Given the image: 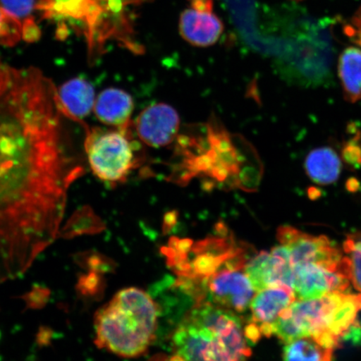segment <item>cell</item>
Wrapping results in <instances>:
<instances>
[{"label": "cell", "instance_id": "obj_26", "mask_svg": "<svg viewBox=\"0 0 361 361\" xmlns=\"http://www.w3.org/2000/svg\"><path fill=\"white\" fill-rule=\"evenodd\" d=\"M342 158L352 168L361 166V146L355 141L347 142L343 148Z\"/></svg>", "mask_w": 361, "mask_h": 361}, {"label": "cell", "instance_id": "obj_19", "mask_svg": "<svg viewBox=\"0 0 361 361\" xmlns=\"http://www.w3.org/2000/svg\"><path fill=\"white\" fill-rule=\"evenodd\" d=\"M343 250L350 283L361 293V233L347 236Z\"/></svg>", "mask_w": 361, "mask_h": 361}, {"label": "cell", "instance_id": "obj_20", "mask_svg": "<svg viewBox=\"0 0 361 361\" xmlns=\"http://www.w3.org/2000/svg\"><path fill=\"white\" fill-rule=\"evenodd\" d=\"M103 228L100 221L94 220L93 215H79L71 220L69 224L61 230L60 236L73 238L83 233H100Z\"/></svg>", "mask_w": 361, "mask_h": 361}, {"label": "cell", "instance_id": "obj_4", "mask_svg": "<svg viewBox=\"0 0 361 361\" xmlns=\"http://www.w3.org/2000/svg\"><path fill=\"white\" fill-rule=\"evenodd\" d=\"M360 312V293L334 292L318 299L296 300L272 324L273 333L286 344L311 338L335 350Z\"/></svg>", "mask_w": 361, "mask_h": 361}, {"label": "cell", "instance_id": "obj_1", "mask_svg": "<svg viewBox=\"0 0 361 361\" xmlns=\"http://www.w3.org/2000/svg\"><path fill=\"white\" fill-rule=\"evenodd\" d=\"M64 116L51 80L0 61V284L60 235L70 188L85 173Z\"/></svg>", "mask_w": 361, "mask_h": 361}, {"label": "cell", "instance_id": "obj_3", "mask_svg": "<svg viewBox=\"0 0 361 361\" xmlns=\"http://www.w3.org/2000/svg\"><path fill=\"white\" fill-rule=\"evenodd\" d=\"M173 343L185 361H246L252 354L236 314L205 300L186 315Z\"/></svg>", "mask_w": 361, "mask_h": 361}, {"label": "cell", "instance_id": "obj_21", "mask_svg": "<svg viewBox=\"0 0 361 361\" xmlns=\"http://www.w3.org/2000/svg\"><path fill=\"white\" fill-rule=\"evenodd\" d=\"M22 22L0 7V44L13 47L22 37Z\"/></svg>", "mask_w": 361, "mask_h": 361}, {"label": "cell", "instance_id": "obj_16", "mask_svg": "<svg viewBox=\"0 0 361 361\" xmlns=\"http://www.w3.org/2000/svg\"><path fill=\"white\" fill-rule=\"evenodd\" d=\"M338 73L343 93L347 102L361 100V49L348 47L341 53L338 63Z\"/></svg>", "mask_w": 361, "mask_h": 361}, {"label": "cell", "instance_id": "obj_13", "mask_svg": "<svg viewBox=\"0 0 361 361\" xmlns=\"http://www.w3.org/2000/svg\"><path fill=\"white\" fill-rule=\"evenodd\" d=\"M94 107L97 118L102 123L117 128H129L134 102L133 97L124 90L117 88L103 90Z\"/></svg>", "mask_w": 361, "mask_h": 361}, {"label": "cell", "instance_id": "obj_9", "mask_svg": "<svg viewBox=\"0 0 361 361\" xmlns=\"http://www.w3.org/2000/svg\"><path fill=\"white\" fill-rule=\"evenodd\" d=\"M245 271L257 292L272 286L292 288L293 264L290 252L282 245L262 251L248 260Z\"/></svg>", "mask_w": 361, "mask_h": 361}, {"label": "cell", "instance_id": "obj_14", "mask_svg": "<svg viewBox=\"0 0 361 361\" xmlns=\"http://www.w3.org/2000/svg\"><path fill=\"white\" fill-rule=\"evenodd\" d=\"M58 96L65 116L80 123L94 106V88L84 79L75 78L67 81L58 90Z\"/></svg>", "mask_w": 361, "mask_h": 361}, {"label": "cell", "instance_id": "obj_5", "mask_svg": "<svg viewBox=\"0 0 361 361\" xmlns=\"http://www.w3.org/2000/svg\"><path fill=\"white\" fill-rule=\"evenodd\" d=\"M129 128L115 130L85 128V148L90 169L103 182H123L137 164V148L128 137Z\"/></svg>", "mask_w": 361, "mask_h": 361}, {"label": "cell", "instance_id": "obj_7", "mask_svg": "<svg viewBox=\"0 0 361 361\" xmlns=\"http://www.w3.org/2000/svg\"><path fill=\"white\" fill-rule=\"evenodd\" d=\"M277 238L290 252L293 265L322 264L348 275L345 255L327 237L314 236L290 226H282L278 229Z\"/></svg>", "mask_w": 361, "mask_h": 361}, {"label": "cell", "instance_id": "obj_28", "mask_svg": "<svg viewBox=\"0 0 361 361\" xmlns=\"http://www.w3.org/2000/svg\"><path fill=\"white\" fill-rule=\"evenodd\" d=\"M243 332H245L247 341H250L252 344L259 341L262 336H263L259 324L252 322L247 324Z\"/></svg>", "mask_w": 361, "mask_h": 361}, {"label": "cell", "instance_id": "obj_15", "mask_svg": "<svg viewBox=\"0 0 361 361\" xmlns=\"http://www.w3.org/2000/svg\"><path fill=\"white\" fill-rule=\"evenodd\" d=\"M305 166L309 178L315 183L329 185L340 178L341 157L331 147L316 148L306 157Z\"/></svg>", "mask_w": 361, "mask_h": 361}, {"label": "cell", "instance_id": "obj_27", "mask_svg": "<svg viewBox=\"0 0 361 361\" xmlns=\"http://www.w3.org/2000/svg\"><path fill=\"white\" fill-rule=\"evenodd\" d=\"M22 37L26 42H34L40 38V30L38 25L35 24L33 17L22 23Z\"/></svg>", "mask_w": 361, "mask_h": 361}, {"label": "cell", "instance_id": "obj_10", "mask_svg": "<svg viewBox=\"0 0 361 361\" xmlns=\"http://www.w3.org/2000/svg\"><path fill=\"white\" fill-rule=\"evenodd\" d=\"M139 137L152 147H164L174 141L180 128V117L165 103L146 108L135 123Z\"/></svg>", "mask_w": 361, "mask_h": 361}, {"label": "cell", "instance_id": "obj_33", "mask_svg": "<svg viewBox=\"0 0 361 361\" xmlns=\"http://www.w3.org/2000/svg\"><path fill=\"white\" fill-rule=\"evenodd\" d=\"M295 1H300V0H295Z\"/></svg>", "mask_w": 361, "mask_h": 361}, {"label": "cell", "instance_id": "obj_30", "mask_svg": "<svg viewBox=\"0 0 361 361\" xmlns=\"http://www.w3.org/2000/svg\"><path fill=\"white\" fill-rule=\"evenodd\" d=\"M353 30H352V33H353V36L355 35L361 34V8L360 10L356 12L353 20Z\"/></svg>", "mask_w": 361, "mask_h": 361}, {"label": "cell", "instance_id": "obj_31", "mask_svg": "<svg viewBox=\"0 0 361 361\" xmlns=\"http://www.w3.org/2000/svg\"><path fill=\"white\" fill-rule=\"evenodd\" d=\"M169 361H185L182 356L176 354L170 359Z\"/></svg>", "mask_w": 361, "mask_h": 361}, {"label": "cell", "instance_id": "obj_17", "mask_svg": "<svg viewBox=\"0 0 361 361\" xmlns=\"http://www.w3.org/2000/svg\"><path fill=\"white\" fill-rule=\"evenodd\" d=\"M89 0H39L36 8L44 19L67 20L80 26Z\"/></svg>", "mask_w": 361, "mask_h": 361}, {"label": "cell", "instance_id": "obj_32", "mask_svg": "<svg viewBox=\"0 0 361 361\" xmlns=\"http://www.w3.org/2000/svg\"><path fill=\"white\" fill-rule=\"evenodd\" d=\"M355 42L361 47V34L354 35Z\"/></svg>", "mask_w": 361, "mask_h": 361}, {"label": "cell", "instance_id": "obj_18", "mask_svg": "<svg viewBox=\"0 0 361 361\" xmlns=\"http://www.w3.org/2000/svg\"><path fill=\"white\" fill-rule=\"evenodd\" d=\"M333 349L326 348L311 338L288 343L283 350V361H332Z\"/></svg>", "mask_w": 361, "mask_h": 361}, {"label": "cell", "instance_id": "obj_29", "mask_svg": "<svg viewBox=\"0 0 361 361\" xmlns=\"http://www.w3.org/2000/svg\"><path fill=\"white\" fill-rule=\"evenodd\" d=\"M191 6L203 10H214V0H190Z\"/></svg>", "mask_w": 361, "mask_h": 361}, {"label": "cell", "instance_id": "obj_8", "mask_svg": "<svg viewBox=\"0 0 361 361\" xmlns=\"http://www.w3.org/2000/svg\"><path fill=\"white\" fill-rule=\"evenodd\" d=\"M350 287L345 271L316 263L293 265L292 290L296 300H314L334 292H348Z\"/></svg>", "mask_w": 361, "mask_h": 361}, {"label": "cell", "instance_id": "obj_11", "mask_svg": "<svg viewBox=\"0 0 361 361\" xmlns=\"http://www.w3.org/2000/svg\"><path fill=\"white\" fill-rule=\"evenodd\" d=\"M178 30L185 42L192 47L205 48L219 42L224 33V25L214 10L191 6L180 13Z\"/></svg>", "mask_w": 361, "mask_h": 361}, {"label": "cell", "instance_id": "obj_23", "mask_svg": "<svg viewBox=\"0 0 361 361\" xmlns=\"http://www.w3.org/2000/svg\"><path fill=\"white\" fill-rule=\"evenodd\" d=\"M0 7L16 19L24 23L32 18L35 0H0Z\"/></svg>", "mask_w": 361, "mask_h": 361}, {"label": "cell", "instance_id": "obj_6", "mask_svg": "<svg viewBox=\"0 0 361 361\" xmlns=\"http://www.w3.org/2000/svg\"><path fill=\"white\" fill-rule=\"evenodd\" d=\"M237 255L226 262L225 268L202 279L201 283L206 301L241 314L250 307L256 290L245 273V264Z\"/></svg>", "mask_w": 361, "mask_h": 361}, {"label": "cell", "instance_id": "obj_12", "mask_svg": "<svg viewBox=\"0 0 361 361\" xmlns=\"http://www.w3.org/2000/svg\"><path fill=\"white\" fill-rule=\"evenodd\" d=\"M295 300V293L288 286H272L258 291L250 304L252 322L259 326L273 324Z\"/></svg>", "mask_w": 361, "mask_h": 361}, {"label": "cell", "instance_id": "obj_2", "mask_svg": "<svg viewBox=\"0 0 361 361\" xmlns=\"http://www.w3.org/2000/svg\"><path fill=\"white\" fill-rule=\"evenodd\" d=\"M158 313L156 302L147 292L124 288L94 314V344L120 357H139L154 341Z\"/></svg>", "mask_w": 361, "mask_h": 361}, {"label": "cell", "instance_id": "obj_25", "mask_svg": "<svg viewBox=\"0 0 361 361\" xmlns=\"http://www.w3.org/2000/svg\"><path fill=\"white\" fill-rule=\"evenodd\" d=\"M49 297V291L48 288L36 287L29 293H27L24 299L29 308L40 309L47 303Z\"/></svg>", "mask_w": 361, "mask_h": 361}, {"label": "cell", "instance_id": "obj_24", "mask_svg": "<svg viewBox=\"0 0 361 361\" xmlns=\"http://www.w3.org/2000/svg\"><path fill=\"white\" fill-rule=\"evenodd\" d=\"M80 265L87 267L90 271H94L99 274H105L110 272V271L114 270V262L110 260L107 257L102 255L100 254H83L78 256V259H76Z\"/></svg>", "mask_w": 361, "mask_h": 361}, {"label": "cell", "instance_id": "obj_22", "mask_svg": "<svg viewBox=\"0 0 361 361\" xmlns=\"http://www.w3.org/2000/svg\"><path fill=\"white\" fill-rule=\"evenodd\" d=\"M102 274L90 271L87 274L82 275L79 279L78 290L81 296L85 298L101 297L103 295L105 283Z\"/></svg>", "mask_w": 361, "mask_h": 361}]
</instances>
